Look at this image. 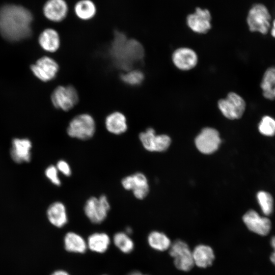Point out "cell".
I'll use <instances>...</instances> for the list:
<instances>
[{
	"label": "cell",
	"mask_w": 275,
	"mask_h": 275,
	"mask_svg": "<svg viewBox=\"0 0 275 275\" xmlns=\"http://www.w3.org/2000/svg\"><path fill=\"white\" fill-rule=\"evenodd\" d=\"M31 13L25 8L6 5L0 8V34L7 40L17 41L31 35Z\"/></svg>",
	"instance_id": "obj_1"
},
{
	"label": "cell",
	"mask_w": 275,
	"mask_h": 275,
	"mask_svg": "<svg viewBox=\"0 0 275 275\" xmlns=\"http://www.w3.org/2000/svg\"><path fill=\"white\" fill-rule=\"evenodd\" d=\"M109 51L114 65L126 71L132 69L144 56L142 44L134 39H128L120 31H115Z\"/></svg>",
	"instance_id": "obj_2"
},
{
	"label": "cell",
	"mask_w": 275,
	"mask_h": 275,
	"mask_svg": "<svg viewBox=\"0 0 275 275\" xmlns=\"http://www.w3.org/2000/svg\"><path fill=\"white\" fill-rule=\"evenodd\" d=\"M246 23L251 32L262 35L268 34L271 24L269 10L262 4H254L249 11Z\"/></svg>",
	"instance_id": "obj_3"
},
{
	"label": "cell",
	"mask_w": 275,
	"mask_h": 275,
	"mask_svg": "<svg viewBox=\"0 0 275 275\" xmlns=\"http://www.w3.org/2000/svg\"><path fill=\"white\" fill-rule=\"evenodd\" d=\"M96 131V123L93 117L88 114H81L74 117L67 128L68 135L80 140H87L93 136Z\"/></svg>",
	"instance_id": "obj_4"
},
{
	"label": "cell",
	"mask_w": 275,
	"mask_h": 275,
	"mask_svg": "<svg viewBox=\"0 0 275 275\" xmlns=\"http://www.w3.org/2000/svg\"><path fill=\"white\" fill-rule=\"evenodd\" d=\"M217 105L223 116L232 120L241 118L246 108L245 100L234 92L229 93L225 98L219 100Z\"/></svg>",
	"instance_id": "obj_5"
},
{
	"label": "cell",
	"mask_w": 275,
	"mask_h": 275,
	"mask_svg": "<svg viewBox=\"0 0 275 275\" xmlns=\"http://www.w3.org/2000/svg\"><path fill=\"white\" fill-rule=\"evenodd\" d=\"M110 209L109 201L104 195L98 198H89L84 207L86 216L92 223L96 224L101 223L105 219Z\"/></svg>",
	"instance_id": "obj_6"
},
{
	"label": "cell",
	"mask_w": 275,
	"mask_h": 275,
	"mask_svg": "<svg viewBox=\"0 0 275 275\" xmlns=\"http://www.w3.org/2000/svg\"><path fill=\"white\" fill-rule=\"evenodd\" d=\"M169 254L174 258V265L179 270L188 271L195 264L192 251L183 241L178 239L171 243Z\"/></svg>",
	"instance_id": "obj_7"
},
{
	"label": "cell",
	"mask_w": 275,
	"mask_h": 275,
	"mask_svg": "<svg viewBox=\"0 0 275 275\" xmlns=\"http://www.w3.org/2000/svg\"><path fill=\"white\" fill-rule=\"evenodd\" d=\"M78 99L77 91L71 85L57 87L51 95L53 106L64 111L72 108L77 103Z\"/></svg>",
	"instance_id": "obj_8"
},
{
	"label": "cell",
	"mask_w": 275,
	"mask_h": 275,
	"mask_svg": "<svg viewBox=\"0 0 275 275\" xmlns=\"http://www.w3.org/2000/svg\"><path fill=\"white\" fill-rule=\"evenodd\" d=\"M139 139L144 148L150 152H162L167 150L171 144L170 138L166 134L157 135L154 129L148 128L139 134Z\"/></svg>",
	"instance_id": "obj_9"
},
{
	"label": "cell",
	"mask_w": 275,
	"mask_h": 275,
	"mask_svg": "<svg viewBox=\"0 0 275 275\" xmlns=\"http://www.w3.org/2000/svg\"><path fill=\"white\" fill-rule=\"evenodd\" d=\"M221 140L217 130L211 127L203 128L195 139L197 149L202 153L214 152L219 147Z\"/></svg>",
	"instance_id": "obj_10"
},
{
	"label": "cell",
	"mask_w": 275,
	"mask_h": 275,
	"mask_svg": "<svg viewBox=\"0 0 275 275\" xmlns=\"http://www.w3.org/2000/svg\"><path fill=\"white\" fill-rule=\"evenodd\" d=\"M122 187L126 190H131L138 199L142 200L148 195L149 187L146 176L137 172L124 177L121 180Z\"/></svg>",
	"instance_id": "obj_11"
},
{
	"label": "cell",
	"mask_w": 275,
	"mask_h": 275,
	"mask_svg": "<svg viewBox=\"0 0 275 275\" xmlns=\"http://www.w3.org/2000/svg\"><path fill=\"white\" fill-rule=\"evenodd\" d=\"M242 219L248 229L258 235L266 236L270 231V220L266 216H261L254 210L246 212Z\"/></svg>",
	"instance_id": "obj_12"
},
{
	"label": "cell",
	"mask_w": 275,
	"mask_h": 275,
	"mask_svg": "<svg viewBox=\"0 0 275 275\" xmlns=\"http://www.w3.org/2000/svg\"><path fill=\"white\" fill-rule=\"evenodd\" d=\"M57 62L49 57H43L31 66L34 74L43 81L53 79L59 71Z\"/></svg>",
	"instance_id": "obj_13"
},
{
	"label": "cell",
	"mask_w": 275,
	"mask_h": 275,
	"mask_svg": "<svg viewBox=\"0 0 275 275\" xmlns=\"http://www.w3.org/2000/svg\"><path fill=\"white\" fill-rule=\"evenodd\" d=\"M211 16L208 10L197 8L194 13L186 18L188 26L198 34H205L211 28Z\"/></svg>",
	"instance_id": "obj_14"
},
{
	"label": "cell",
	"mask_w": 275,
	"mask_h": 275,
	"mask_svg": "<svg viewBox=\"0 0 275 275\" xmlns=\"http://www.w3.org/2000/svg\"><path fill=\"white\" fill-rule=\"evenodd\" d=\"M43 12L49 20L59 22L67 17L69 6L66 0H47L43 6Z\"/></svg>",
	"instance_id": "obj_15"
},
{
	"label": "cell",
	"mask_w": 275,
	"mask_h": 275,
	"mask_svg": "<svg viewBox=\"0 0 275 275\" xmlns=\"http://www.w3.org/2000/svg\"><path fill=\"white\" fill-rule=\"evenodd\" d=\"M172 59L174 65L183 71L194 68L198 60L196 52L188 47H180L176 49L172 54Z\"/></svg>",
	"instance_id": "obj_16"
},
{
	"label": "cell",
	"mask_w": 275,
	"mask_h": 275,
	"mask_svg": "<svg viewBox=\"0 0 275 275\" xmlns=\"http://www.w3.org/2000/svg\"><path fill=\"white\" fill-rule=\"evenodd\" d=\"M31 148L32 143L29 139H14L10 151L12 159L17 163L29 161L31 159Z\"/></svg>",
	"instance_id": "obj_17"
},
{
	"label": "cell",
	"mask_w": 275,
	"mask_h": 275,
	"mask_svg": "<svg viewBox=\"0 0 275 275\" xmlns=\"http://www.w3.org/2000/svg\"><path fill=\"white\" fill-rule=\"evenodd\" d=\"M105 126L109 133L115 135L125 132L128 128L127 119L120 112H114L107 115L105 119Z\"/></svg>",
	"instance_id": "obj_18"
},
{
	"label": "cell",
	"mask_w": 275,
	"mask_h": 275,
	"mask_svg": "<svg viewBox=\"0 0 275 275\" xmlns=\"http://www.w3.org/2000/svg\"><path fill=\"white\" fill-rule=\"evenodd\" d=\"M47 216L49 222L53 226L61 228L68 222V215L65 205L57 201L50 205L47 210Z\"/></svg>",
	"instance_id": "obj_19"
},
{
	"label": "cell",
	"mask_w": 275,
	"mask_h": 275,
	"mask_svg": "<svg viewBox=\"0 0 275 275\" xmlns=\"http://www.w3.org/2000/svg\"><path fill=\"white\" fill-rule=\"evenodd\" d=\"M194 264L201 268L207 267L212 264L214 254L209 246L199 244L192 251Z\"/></svg>",
	"instance_id": "obj_20"
},
{
	"label": "cell",
	"mask_w": 275,
	"mask_h": 275,
	"mask_svg": "<svg viewBox=\"0 0 275 275\" xmlns=\"http://www.w3.org/2000/svg\"><path fill=\"white\" fill-rule=\"evenodd\" d=\"M263 97L267 100H275V66L266 69L260 85Z\"/></svg>",
	"instance_id": "obj_21"
},
{
	"label": "cell",
	"mask_w": 275,
	"mask_h": 275,
	"mask_svg": "<svg viewBox=\"0 0 275 275\" xmlns=\"http://www.w3.org/2000/svg\"><path fill=\"white\" fill-rule=\"evenodd\" d=\"M39 43L44 50L50 52H55L60 46L59 34L53 29H46L40 34Z\"/></svg>",
	"instance_id": "obj_22"
},
{
	"label": "cell",
	"mask_w": 275,
	"mask_h": 275,
	"mask_svg": "<svg viewBox=\"0 0 275 275\" xmlns=\"http://www.w3.org/2000/svg\"><path fill=\"white\" fill-rule=\"evenodd\" d=\"M73 11L78 19L88 21L95 16L97 8L92 0H78L74 4Z\"/></svg>",
	"instance_id": "obj_23"
},
{
	"label": "cell",
	"mask_w": 275,
	"mask_h": 275,
	"mask_svg": "<svg viewBox=\"0 0 275 275\" xmlns=\"http://www.w3.org/2000/svg\"><path fill=\"white\" fill-rule=\"evenodd\" d=\"M65 248L67 251L83 253L87 247L84 239L79 234L73 232L67 233L64 238Z\"/></svg>",
	"instance_id": "obj_24"
},
{
	"label": "cell",
	"mask_w": 275,
	"mask_h": 275,
	"mask_svg": "<svg viewBox=\"0 0 275 275\" xmlns=\"http://www.w3.org/2000/svg\"><path fill=\"white\" fill-rule=\"evenodd\" d=\"M110 243V238L105 233H95L88 238L87 245L92 251L102 253L105 252Z\"/></svg>",
	"instance_id": "obj_25"
},
{
	"label": "cell",
	"mask_w": 275,
	"mask_h": 275,
	"mask_svg": "<svg viewBox=\"0 0 275 275\" xmlns=\"http://www.w3.org/2000/svg\"><path fill=\"white\" fill-rule=\"evenodd\" d=\"M148 241L151 248L160 251L169 249L171 244L169 238L164 233L158 231L151 232Z\"/></svg>",
	"instance_id": "obj_26"
},
{
	"label": "cell",
	"mask_w": 275,
	"mask_h": 275,
	"mask_svg": "<svg viewBox=\"0 0 275 275\" xmlns=\"http://www.w3.org/2000/svg\"><path fill=\"white\" fill-rule=\"evenodd\" d=\"M256 198L263 214L270 215L273 211V199L270 194L260 190L257 193Z\"/></svg>",
	"instance_id": "obj_27"
},
{
	"label": "cell",
	"mask_w": 275,
	"mask_h": 275,
	"mask_svg": "<svg viewBox=\"0 0 275 275\" xmlns=\"http://www.w3.org/2000/svg\"><path fill=\"white\" fill-rule=\"evenodd\" d=\"M257 129L263 136H273L275 135V119L269 115H264L257 124Z\"/></svg>",
	"instance_id": "obj_28"
},
{
	"label": "cell",
	"mask_w": 275,
	"mask_h": 275,
	"mask_svg": "<svg viewBox=\"0 0 275 275\" xmlns=\"http://www.w3.org/2000/svg\"><path fill=\"white\" fill-rule=\"evenodd\" d=\"M114 242L115 245L122 252L129 253L133 249L132 240L126 233L120 232L116 233L114 236Z\"/></svg>",
	"instance_id": "obj_29"
},
{
	"label": "cell",
	"mask_w": 275,
	"mask_h": 275,
	"mask_svg": "<svg viewBox=\"0 0 275 275\" xmlns=\"http://www.w3.org/2000/svg\"><path fill=\"white\" fill-rule=\"evenodd\" d=\"M120 79L128 85L136 86L142 84L144 79V74L140 70L132 69L121 74Z\"/></svg>",
	"instance_id": "obj_30"
},
{
	"label": "cell",
	"mask_w": 275,
	"mask_h": 275,
	"mask_svg": "<svg viewBox=\"0 0 275 275\" xmlns=\"http://www.w3.org/2000/svg\"><path fill=\"white\" fill-rule=\"evenodd\" d=\"M59 171L53 165L48 166L45 170V174L50 181L56 186H60L61 181L59 176Z\"/></svg>",
	"instance_id": "obj_31"
},
{
	"label": "cell",
	"mask_w": 275,
	"mask_h": 275,
	"mask_svg": "<svg viewBox=\"0 0 275 275\" xmlns=\"http://www.w3.org/2000/svg\"><path fill=\"white\" fill-rule=\"evenodd\" d=\"M59 172L61 173L66 177H69L72 174L71 168L69 164L65 160H60L56 166Z\"/></svg>",
	"instance_id": "obj_32"
},
{
	"label": "cell",
	"mask_w": 275,
	"mask_h": 275,
	"mask_svg": "<svg viewBox=\"0 0 275 275\" xmlns=\"http://www.w3.org/2000/svg\"><path fill=\"white\" fill-rule=\"evenodd\" d=\"M270 242L273 249V252L270 256V260L271 263L275 266V236L271 237Z\"/></svg>",
	"instance_id": "obj_33"
},
{
	"label": "cell",
	"mask_w": 275,
	"mask_h": 275,
	"mask_svg": "<svg viewBox=\"0 0 275 275\" xmlns=\"http://www.w3.org/2000/svg\"><path fill=\"white\" fill-rule=\"evenodd\" d=\"M269 34L271 37L275 39V19L271 22V28Z\"/></svg>",
	"instance_id": "obj_34"
},
{
	"label": "cell",
	"mask_w": 275,
	"mask_h": 275,
	"mask_svg": "<svg viewBox=\"0 0 275 275\" xmlns=\"http://www.w3.org/2000/svg\"><path fill=\"white\" fill-rule=\"evenodd\" d=\"M51 275H69L67 272L64 270H57L54 271Z\"/></svg>",
	"instance_id": "obj_35"
},
{
	"label": "cell",
	"mask_w": 275,
	"mask_h": 275,
	"mask_svg": "<svg viewBox=\"0 0 275 275\" xmlns=\"http://www.w3.org/2000/svg\"><path fill=\"white\" fill-rule=\"evenodd\" d=\"M128 275H146V274H143L141 272H139V271H134V272H131L130 273H129Z\"/></svg>",
	"instance_id": "obj_36"
},
{
	"label": "cell",
	"mask_w": 275,
	"mask_h": 275,
	"mask_svg": "<svg viewBox=\"0 0 275 275\" xmlns=\"http://www.w3.org/2000/svg\"><path fill=\"white\" fill-rule=\"evenodd\" d=\"M132 230L130 227H127L126 229V233H127L128 235L130 234L132 232Z\"/></svg>",
	"instance_id": "obj_37"
}]
</instances>
